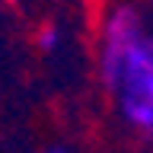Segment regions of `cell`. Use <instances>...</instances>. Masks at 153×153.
Listing matches in <instances>:
<instances>
[{
    "mask_svg": "<svg viewBox=\"0 0 153 153\" xmlns=\"http://www.w3.org/2000/svg\"><path fill=\"white\" fill-rule=\"evenodd\" d=\"M105 89L118 99L124 121L153 134V32L137 42L115 64L99 67Z\"/></svg>",
    "mask_w": 153,
    "mask_h": 153,
    "instance_id": "1",
    "label": "cell"
},
{
    "mask_svg": "<svg viewBox=\"0 0 153 153\" xmlns=\"http://www.w3.org/2000/svg\"><path fill=\"white\" fill-rule=\"evenodd\" d=\"M61 38H64V35H61V26L51 22V19L38 29V48H42L45 54H54L57 48H61Z\"/></svg>",
    "mask_w": 153,
    "mask_h": 153,
    "instance_id": "2",
    "label": "cell"
},
{
    "mask_svg": "<svg viewBox=\"0 0 153 153\" xmlns=\"http://www.w3.org/2000/svg\"><path fill=\"white\" fill-rule=\"evenodd\" d=\"M45 153H67V150H61V147H54V150H45Z\"/></svg>",
    "mask_w": 153,
    "mask_h": 153,
    "instance_id": "3",
    "label": "cell"
}]
</instances>
